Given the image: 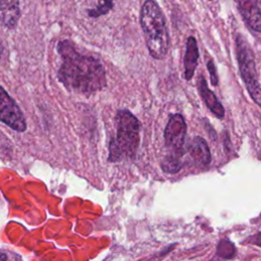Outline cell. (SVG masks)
Masks as SVG:
<instances>
[{
	"mask_svg": "<svg viewBox=\"0 0 261 261\" xmlns=\"http://www.w3.org/2000/svg\"><path fill=\"white\" fill-rule=\"evenodd\" d=\"M57 52L61 58L57 76L69 91L90 95L106 86V72L101 61L84 53L69 40L59 41Z\"/></svg>",
	"mask_w": 261,
	"mask_h": 261,
	"instance_id": "6da1fadb",
	"label": "cell"
},
{
	"mask_svg": "<svg viewBox=\"0 0 261 261\" xmlns=\"http://www.w3.org/2000/svg\"><path fill=\"white\" fill-rule=\"evenodd\" d=\"M140 22L149 54L154 59H163L169 49V35L164 14L155 0L144 2Z\"/></svg>",
	"mask_w": 261,
	"mask_h": 261,
	"instance_id": "7a4b0ae2",
	"label": "cell"
},
{
	"mask_svg": "<svg viewBox=\"0 0 261 261\" xmlns=\"http://www.w3.org/2000/svg\"><path fill=\"white\" fill-rule=\"evenodd\" d=\"M116 137L109 145V161L133 157L140 143V122L128 110L116 113Z\"/></svg>",
	"mask_w": 261,
	"mask_h": 261,
	"instance_id": "3957f363",
	"label": "cell"
},
{
	"mask_svg": "<svg viewBox=\"0 0 261 261\" xmlns=\"http://www.w3.org/2000/svg\"><path fill=\"white\" fill-rule=\"evenodd\" d=\"M236 54L246 88L255 103L261 106V87L258 83L254 53L247 40L240 34L236 37Z\"/></svg>",
	"mask_w": 261,
	"mask_h": 261,
	"instance_id": "277c9868",
	"label": "cell"
},
{
	"mask_svg": "<svg viewBox=\"0 0 261 261\" xmlns=\"http://www.w3.org/2000/svg\"><path fill=\"white\" fill-rule=\"evenodd\" d=\"M0 121L16 132H24L27 123L24 116L8 93L0 86Z\"/></svg>",
	"mask_w": 261,
	"mask_h": 261,
	"instance_id": "5b68a950",
	"label": "cell"
},
{
	"mask_svg": "<svg viewBox=\"0 0 261 261\" xmlns=\"http://www.w3.org/2000/svg\"><path fill=\"white\" fill-rule=\"evenodd\" d=\"M187 133V124L180 114H172L164 130L166 146L171 149L172 153L180 154Z\"/></svg>",
	"mask_w": 261,
	"mask_h": 261,
	"instance_id": "8992f818",
	"label": "cell"
},
{
	"mask_svg": "<svg viewBox=\"0 0 261 261\" xmlns=\"http://www.w3.org/2000/svg\"><path fill=\"white\" fill-rule=\"evenodd\" d=\"M239 11L247 24L261 33V4L258 0H236Z\"/></svg>",
	"mask_w": 261,
	"mask_h": 261,
	"instance_id": "52a82bcc",
	"label": "cell"
},
{
	"mask_svg": "<svg viewBox=\"0 0 261 261\" xmlns=\"http://www.w3.org/2000/svg\"><path fill=\"white\" fill-rule=\"evenodd\" d=\"M20 17L19 0H0V23L7 29H14Z\"/></svg>",
	"mask_w": 261,
	"mask_h": 261,
	"instance_id": "ba28073f",
	"label": "cell"
},
{
	"mask_svg": "<svg viewBox=\"0 0 261 261\" xmlns=\"http://www.w3.org/2000/svg\"><path fill=\"white\" fill-rule=\"evenodd\" d=\"M197 86H198L199 93L201 94V96H202L205 104L207 105V107L218 118H222L224 116V108L221 105V103L218 101V99L216 98L215 94L208 88L207 82H206V80L203 75H199Z\"/></svg>",
	"mask_w": 261,
	"mask_h": 261,
	"instance_id": "9c48e42d",
	"label": "cell"
},
{
	"mask_svg": "<svg viewBox=\"0 0 261 261\" xmlns=\"http://www.w3.org/2000/svg\"><path fill=\"white\" fill-rule=\"evenodd\" d=\"M199 58V49L197 45V40L191 36L187 40L186 44V52L184 58V65H185V79L187 81L192 80L194 76Z\"/></svg>",
	"mask_w": 261,
	"mask_h": 261,
	"instance_id": "30bf717a",
	"label": "cell"
},
{
	"mask_svg": "<svg viewBox=\"0 0 261 261\" xmlns=\"http://www.w3.org/2000/svg\"><path fill=\"white\" fill-rule=\"evenodd\" d=\"M189 150L191 156L198 164L207 165L211 161V155L207 143L201 137H196L193 139Z\"/></svg>",
	"mask_w": 261,
	"mask_h": 261,
	"instance_id": "8fae6325",
	"label": "cell"
},
{
	"mask_svg": "<svg viewBox=\"0 0 261 261\" xmlns=\"http://www.w3.org/2000/svg\"><path fill=\"white\" fill-rule=\"evenodd\" d=\"M113 7V0H97L94 8L88 9L87 13L89 17L98 18L102 15L107 14Z\"/></svg>",
	"mask_w": 261,
	"mask_h": 261,
	"instance_id": "7c38bea8",
	"label": "cell"
},
{
	"mask_svg": "<svg viewBox=\"0 0 261 261\" xmlns=\"http://www.w3.org/2000/svg\"><path fill=\"white\" fill-rule=\"evenodd\" d=\"M180 154L178 153H172L168 155L162 162V169L166 172L173 173L180 169Z\"/></svg>",
	"mask_w": 261,
	"mask_h": 261,
	"instance_id": "4fadbf2b",
	"label": "cell"
},
{
	"mask_svg": "<svg viewBox=\"0 0 261 261\" xmlns=\"http://www.w3.org/2000/svg\"><path fill=\"white\" fill-rule=\"evenodd\" d=\"M216 253L221 258L230 259V258H232L234 256L236 249H234V246L232 245V243H230L229 241L223 240V241H220L218 243Z\"/></svg>",
	"mask_w": 261,
	"mask_h": 261,
	"instance_id": "5bb4252c",
	"label": "cell"
},
{
	"mask_svg": "<svg viewBox=\"0 0 261 261\" xmlns=\"http://www.w3.org/2000/svg\"><path fill=\"white\" fill-rule=\"evenodd\" d=\"M207 69L209 71L210 74V81L212 83L213 86H217L218 85V75H217V70H216V66L214 64V61L212 59H210L207 62Z\"/></svg>",
	"mask_w": 261,
	"mask_h": 261,
	"instance_id": "9a60e30c",
	"label": "cell"
},
{
	"mask_svg": "<svg viewBox=\"0 0 261 261\" xmlns=\"http://www.w3.org/2000/svg\"><path fill=\"white\" fill-rule=\"evenodd\" d=\"M251 243L261 247V232H259V233H257L256 236H254V237L252 238V241H251Z\"/></svg>",
	"mask_w": 261,
	"mask_h": 261,
	"instance_id": "2e32d148",
	"label": "cell"
},
{
	"mask_svg": "<svg viewBox=\"0 0 261 261\" xmlns=\"http://www.w3.org/2000/svg\"><path fill=\"white\" fill-rule=\"evenodd\" d=\"M3 51H4V46H3V43H2V40L0 38V59L2 57V54H3Z\"/></svg>",
	"mask_w": 261,
	"mask_h": 261,
	"instance_id": "e0dca14e",
	"label": "cell"
},
{
	"mask_svg": "<svg viewBox=\"0 0 261 261\" xmlns=\"http://www.w3.org/2000/svg\"><path fill=\"white\" fill-rule=\"evenodd\" d=\"M0 261H6V256L3 253H0Z\"/></svg>",
	"mask_w": 261,
	"mask_h": 261,
	"instance_id": "ac0fdd59",
	"label": "cell"
},
{
	"mask_svg": "<svg viewBox=\"0 0 261 261\" xmlns=\"http://www.w3.org/2000/svg\"><path fill=\"white\" fill-rule=\"evenodd\" d=\"M208 1H212V0H208Z\"/></svg>",
	"mask_w": 261,
	"mask_h": 261,
	"instance_id": "d6986e66",
	"label": "cell"
}]
</instances>
